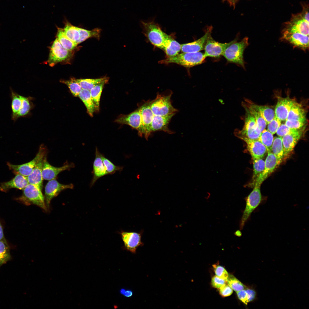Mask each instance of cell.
<instances>
[{"label": "cell", "instance_id": "obj_48", "mask_svg": "<svg viewBox=\"0 0 309 309\" xmlns=\"http://www.w3.org/2000/svg\"><path fill=\"white\" fill-rule=\"evenodd\" d=\"M300 130L291 128L285 124H281L276 133L278 136L282 137L287 134L296 132Z\"/></svg>", "mask_w": 309, "mask_h": 309}, {"label": "cell", "instance_id": "obj_40", "mask_svg": "<svg viewBox=\"0 0 309 309\" xmlns=\"http://www.w3.org/2000/svg\"><path fill=\"white\" fill-rule=\"evenodd\" d=\"M253 174L252 182L250 186L254 187L255 181L259 175L263 171L265 166V161L262 159H253Z\"/></svg>", "mask_w": 309, "mask_h": 309}, {"label": "cell", "instance_id": "obj_42", "mask_svg": "<svg viewBox=\"0 0 309 309\" xmlns=\"http://www.w3.org/2000/svg\"><path fill=\"white\" fill-rule=\"evenodd\" d=\"M11 258L8 247L4 242L0 240V267Z\"/></svg>", "mask_w": 309, "mask_h": 309}, {"label": "cell", "instance_id": "obj_24", "mask_svg": "<svg viewBox=\"0 0 309 309\" xmlns=\"http://www.w3.org/2000/svg\"><path fill=\"white\" fill-rule=\"evenodd\" d=\"M175 114L174 113L165 116L154 115L151 125V132L162 130L169 133H172L169 129L168 125L171 118Z\"/></svg>", "mask_w": 309, "mask_h": 309}, {"label": "cell", "instance_id": "obj_11", "mask_svg": "<svg viewBox=\"0 0 309 309\" xmlns=\"http://www.w3.org/2000/svg\"><path fill=\"white\" fill-rule=\"evenodd\" d=\"M72 184L65 185L61 184L55 179L49 181L45 187V200L46 207L48 208L52 199L62 191L67 189H72Z\"/></svg>", "mask_w": 309, "mask_h": 309}, {"label": "cell", "instance_id": "obj_15", "mask_svg": "<svg viewBox=\"0 0 309 309\" xmlns=\"http://www.w3.org/2000/svg\"><path fill=\"white\" fill-rule=\"evenodd\" d=\"M151 102L146 103L138 109L141 115L143 134L147 138L151 133L152 121L154 116L150 107Z\"/></svg>", "mask_w": 309, "mask_h": 309}, {"label": "cell", "instance_id": "obj_39", "mask_svg": "<svg viewBox=\"0 0 309 309\" xmlns=\"http://www.w3.org/2000/svg\"><path fill=\"white\" fill-rule=\"evenodd\" d=\"M239 299L245 304L253 300L256 297V292L253 289L245 288L236 292Z\"/></svg>", "mask_w": 309, "mask_h": 309}, {"label": "cell", "instance_id": "obj_53", "mask_svg": "<svg viewBox=\"0 0 309 309\" xmlns=\"http://www.w3.org/2000/svg\"><path fill=\"white\" fill-rule=\"evenodd\" d=\"M133 292L130 290H126L125 291L123 296L126 298H129L131 297L133 295Z\"/></svg>", "mask_w": 309, "mask_h": 309}, {"label": "cell", "instance_id": "obj_14", "mask_svg": "<svg viewBox=\"0 0 309 309\" xmlns=\"http://www.w3.org/2000/svg\"><path fill=\"white\" fill-rule=\"evenodd\" d=\"M279 164L276 157L272 152H268V154L265 161V166L263 172L256 179L254 187H260L263 181L274 171Z\"/></svg>", "mask_w": 309, "mask_h": 309}, {"label": "cell", "instance_id": "obj_18", "mask_svg": "<svg viewBox=\"0 0 309 309\" xmlns=\"http://www.w3.org/2000/svg\"><path fill=\"white\" fill-rule=\"evenodd\" d=\"M212 27L210 26L207 29L204 35L199 39L191 42L181 45V51L183 53H194L199 52L204 49L207 40L211 34Z\"/></svg>", "mask_w": 309, "mask_h": 309}, {"label": "cell", "instance_id": "obj_1", "mask_svg": "<svg viewBox=\"0 0 309 309\" xmlns=\"http://www.w3.org/2000/svg\"><path fill=\"white\" fill-rule=\"evenodd\" d=\"M141 23L145 35L154 46L163 49L170 36L164 32L159 25L153 20L141 21Z\"/></svg>", "mask_w": 309, "mask_h": 309}, {"label": "cell", "instance_id": "obj_52", "mask_svg": "<svg viewBox=\"0 0 309 309\" xmlns=\"http://www.w3.org/2000/svg\"><path fill=\"white\" fill-rule=\"evenodd\" d=\"M220 294L223 297H227L231 295L233 292V290L228 284H225L219 289Z\"/></svg>", "mask_w": 309, "mask_h": 309}, {"label": "cell", "instance_id": "obj_47", "mask_svg": "<svg viewBox=\"0 0 309 309\" xmlns=\"http://www.w3.org/2000/svg\"><path fill=\"white\" fill-rule=\"evenodd\" d=\"M307 122L306 118H305L298 120H286L285 124L291 128L301 129L304 128Z\"/></svg>", "mask_w": 309, "mask_h": 309}, {"label": "cell", "instance_id": "obj_31", "mask_svg": "<svg viewBox=\"0 0 309 309\" xmlns=\"http://www.w3.org/2000/svg\"><path fill=\"white\" fill-rule=\"evenodd\" d=\"M305 118L304 109L300 104L295 101L288 113L286 120H298Z\"/></svg>", "mask_w": 309, "mask_h": 309}, {"label": "cell", "instance_id": "obj_58", "mask_svg": "<svg viewBox=\"0 0 309 309\" xmlns=\"http://www.w3.org/2000/svg\"><path fill=\"white\" fill-rule=\"evenodd\" d=\"M235 233H236L235 235L237 236H240L241 235V232L239 231H237L235 232Z\"/></svg>", "mask_w": 309, "mask_h": 309}, {"label": "cell", "instance_id": "obj_45", "mask_svg": "<svg viewBox=\"0 0 309 309\" xmlns=\"http://www.w3.org/2000/svg\"><path fill=\"white\" fill-rule=\"evenodd\" d=\"M102 159L108 175L113 174L116 172L121 171L123 169V167L116 165L103 155L102 156Z\"/></svg>", "mask_w": 309, "mask_h": 309}, {"label": "cell", "instance_id": "obj_25", "mask_svg": "<svg viewBox=\"0 0 309 309\" xmlns=\"http://www.w3.org/2000/svg\"><path fill=\"white\" fill-rule=\"evenodd\" d=\"M45 157L39 161L31 173L27 177L29 184L36 186L41 190L43 187V179L42 170Z\"/></svg>", "mask_w": 309, "mask_h": 309}, {"label": "cell", "instance_id": "obj_6", "mask_svg": "<svg viewBox=\"0 0 309 309\" xmlns=\"http://www.w3.org/2000/svg\"><path fill=\"white\" fill-rule=\"evenodd\" d=\"M171 94L167 96L158 94L156 98L151 102L150 107L154 115L165 116L177 111L171 104Z\"/></svg>", "mask_w": 309, "mask_h": 309}, {"label": "cell", "instance_id": "obj_59", "mask_svg": "<svg viewBox=\"0 0 309 309\" xmlns=\"http://www.w3.org/2000/svg\"></svg>", "mask_w": 309, "mask_h": 309}, {"label": "cell", "instance_id": "obj_57", "mask_svg": "<svg viewBox=\"0 0 309 309\" xmlns=\"http://www.w3.org/2000/svg\"><path fill=\"white\" fill-rule=\"evenodd\" d=\"M126 289L124 288H121L120 290V293L122 295H123Z\"/></svg>", "mask_w": 309, "mask_h": 309}, {"label": "cell", "instance_id": "obj_37", "mask_svg": "<svg viewBox=\"0 0 309 309\" xmlns=\"http://www.w3.org/2000/svg\"><path fill=\"white\" fill-rule=\"evenodd\" d=\"M78 29L80 34V37L76 42L77 45L90 37H94L97 39L99 38L101 29L99 28H95L91 30L79 27Z\"/></svg>", "mask_w": 309, "mask_h": 309}, {"label": "cell", "instance_id": "obj_29", "mask_svg": "<svg viewBox=\"0 0 309 309\" xmlns=\"http://www.w3.org/2000/svg\"><path fill=\"white\" fill-rule=\"evenodd\" d=\"M10 89L11 100V119L15 122L17 120V115L21 105V96L14 91L11 88H10Z\"/></svg>", "mask_w": 309, "mask_h": 309}, {"label": "cell", "instance_id": "obj_13", "mask_svg": "<svg viewBox=\"0 0 309 309\" xmlns=\"http://www.w3.org/2000/svg\"><path fill=\"white\" fill-rule=\"evenodd\" d=\"M115 122L128 125L137 130L140 135L143 134L142 119L139 109L128 114L121 116Z\"/></svg>", "mask_w": 309, "mask_h": 309}, {"label": "cell", "instance_id": "obj_19", "mask_svg": "<svg viewBox=\"0 0 309 309\" xmlns=\"http://www.w3.org/2000/svg\"><path fill=\"white\" fill-rule=\"evenodd\" d=\"M295 102L288 97H279L274 111L275 116L281 121H286Z\"/></svg>", "mask_w": 309, "mask_h": 309}, {"label": "cell", "instance_id": "obj_20", "mask_svg": "<svg viewBox=\"0 0 309 309\" xmlns=\"http://www.w3.org/2000/svg\"><path fill=\"white\" fill-rule=\"evenodd\" d=\"M282 38L303 50L308 48L309 36L299 33L283 32Z\"/></svg>", "mask_w": 309, "mask_h": 309}, {"label": "cell", "instance_id": "obj_10", "mask_svg": "<svg viewBox=\"0 0 309 309\" xmlns=\"http://www.w3.org/2000/svg\"><path fill=\"white\" fill-rule=\"evenodd\" d=\"M237 41L236 39L228 42L221 43L216 41L211 35L208 36L205 46L204 54L206 57L219 58L222 55L225 49L233 43Z\"/></svg>", "mask_w": 309, "mask_h": 309}, {"label": "cell", "instance_id": "obj_7", "mask_svg": "<svg viewBox=\"0 0 309 309\" xmlns=\"http://www.w3.org/2000/svg\"><path fill=\"white\" fill-rule=\"evenodd\" d=\"M46 149L45 146H40L38 152L34 158L31 161L21 165H14L7 163L9 168L17 174L27 177L32 172L39 161L46 156Z\"/></svg>", "mask_w": 309, "mask_h": 309}, {"label": "cell", "instance_id": "obj_34", "mask_svg": "<svg viewBox=\"0 0 309 309\" xmlns=\"http://www.w3.org/2000/svg\"><path fill=\"white\" fill-rule=\"evenodd\" d=\"M272 152L276 157L280 164L284 157V150L282 137L278 136L274 138L272 147Z\"/></svg>", "mask_w": 309, "mask_h": 309}, {"label": "cell", "instance_id": "obj_27", "mask_svg": "<svg viewBox=\"0 0 309 309\" xmlns=\"http://www.w3.org/2000/svg\"><path fill=\"white\" fill-rule=\"evenodd\" d=\"M251 106L258 112L266 121L267 124L275 116V112L272 108L267 106L258 105L248 100Z\"/></svg>", "mask_w": 309, "mask_h": 309}, {"label": "cell", "instance_id": "obj_36", "mask_svg": "<svg viewBox=\"0 0 309 309\" xmlns=\"http://www.w3.org/2000/svg\"><path fill=\"white\" fill-rule=\"evenodd\" d=\"M108 80H106L99 83L92 88L90 90L92 97L95 105L96 110L98 111L101 93L104 84Z\"/></svg>", "mask_w": 309, "mask_h": 309}, {"label": "cell", "instance_id": "obj_43", "mask_svg": "<svg viewBox=\"0 0 309 309\" xmlns=\"http://www.w3.org/2000/svg\"><path fill=\"white\" fill-rule=\"evenodd\" d=\"M21 98V105L17 114L16 117L17 120L19 118L23 117L27 114L31 108L29 98L22 96Z\"/></svg>", "mask_w": 309, "mask_h": 309}, {"label": "cell", "instance_id": "obj_54", "mask_svg": "<svg viewBox=\"0 0 309 309\" xmlns=\"http://www.w3.org/2000/svg\"><path fill=\"white\" fill-rule=\"evenodd\" d=\"M302 15L304 19L306 21L309 22V13L308 11H306Z\"/></svg>", "mask_w": 309, "mask_h": 309}, {"label": "cell", "instance_id": "obj_2", "mask_svg": "<svg viewBox=\"0 0 309 309\" xmlns=\"http://www.w3.org/2000/svg\"><path fill=\"white\" fill-rule=\"evenodd\" d=\"M206 58L204 53L201 52L183 53L174 57L167 58L159 62L160 64H176L184 67L190 68L202 63Z\"/></svg>", "mask_w": 309, "mask_h": 309}, {"label": "cell", "instance_id": "obj_44", "mask_svg": "<svg viewBox=\"0 0 309 309\" xmlns=\"http://www.w3.org/2000/svg\"><path fill=\"white\" fill-rule=\"evenodd\" d=\"M61 82L68 86L71 92L74 96H78L82 89L76 81V79L71 78L68 80H62Z\"/></svg>", "mask_w": 309, "mask_h": 309}, {"label": "cell", "instance_id": "obj_56", "mask_svg": "<svg viewBox=\"0 0 309 309\" xmlns=\"http://www.w3.org/2000/svg\"><path fill=\"white\" fill-rule=\"evenodd\" d=\"M3 237V229L0 223V240H1Z\"/></svg>", "mask_w": 309, "mask_h": 309}, {"label": "cell", "instance_id": "obj_30", "mask_svg": "<svg viewBox=\"0 0 309 309\" xmlns=\"http://www.w3.org/2000/svg\"><path fill=\"white\" fill-rule=\"evenodd\" d=\"M181 45L170 36L163 49L165 51L167 58H172L179 54L181 50Z\"/></svg>", "mask_w": 309, "mask_h": 309}, {"label": "cell", "instance_id": "obj_12", "mask_svg": "<svg viewBox=\"0 0 309 309\" xmlns=\"http://www.w3.org/2000/svg\"><path fill=\"white\" fill-rule=\"evenodd\" d=\"M118 233L121 236L124 247L132 253H135L137 248L143 245L141 240V233H140L121 230Z\"/></svg>", "mask_w": 309, "mask_h": 309}, {"label": "cell", "instance_id": "obj_51", "mask_svg": "<svg viewBox=\"0 0 309 309\" xmlns=\"http://www.w3.org/2000/svg\"><path fill=\"white\" fill-rule=\"evenodd\" d=\"M226 282L224 280L216 275L213 276L211 280V284L212 286L219 289L225 284Z\"/></svg>", "mask_w": 309, "mask_h": 309}, {"label": "cell", "instance_id": "obj_8", "mask_svg": "<svg viewBox=\"0 0 309 309\" xmlns=\"http://www.w3.org/2000/svg\"><path fill=\"white\" fill-rule=\"evenodd\" d=\"M72 55L71 51L64 48L57 38L54 41L50 50L47 62L50 66L70 59Z\"/></svg>", "mask_w": 309, "mask_h": 309}, {"label": "cell", "instance_id": "obj_33", "mask_svg": "<svg viewBox=\"0 0 309 309\" xmlns=\"http://www.w3.org/2000/svg\"><path fill=\"white\" fill-rule=\"evenodd\" d=\"M64 23L65 26L63 29L65 34L70 40L76 43L80 37L78 27L74 26L66 19Z\"/></svg>", "mask_w": 309, "mask_h": 309}, {"label": "cell", "instance_id": "obj_22", "mask_svg": "<svg viewBox=\"0 0 309 309\" xmlns=\"http://www.w3.org/2000/svg\"><path fill=\"white\" fill-rule=\"evenodd\" d=\"M102 155L100 152L97 148L96 147L95 157L93 163V176L90 183L91 187L93 186L98 179L108 175L102 161Z\"/></svg>", "mask_w": 309, "mask_h": 309}, {"label": "cell", "instance_id": "obj_17", "mask_svg": "<svg viewBox=\"0 0 309 309\" xmlns=\"http://www.w3.org/2000/svg\"><path fill=\"white\" fill-rule=\"evenodd\" d=\"M74 165L73 164H67L61 167H54L48 162L45 156L44 159L42 170L43 179L48 181L55 179L59 173L63 171L70 169L73 167Z\"/></svg>", "mask_w": 309, "mask_h": 309}, {"label": "cell", "instance_id": "obj_55", "mask_svg": "<svg viewBox=\"0 0 309 309\" xmlns=\"http://www.w3.org/2000/svg\"><path fill=\"white\" fill-rule=\"evenodd\" d=\"M230 5L235 7V4L238 0H227Z\"/></svg>", "mask_w": 309, "mask_h": 309}, {"label": "cell", "instance_id": "obj_32", "mask_svg": "<svg viewBox=\"0 0 309 309\" xmlns=\"http://www.w3.org/2000/svg\"><path fill=\"white\" fill-rule=\"evenodd\" d=\"M243 105L244 108L247 109L253 116L256 124L261 131L262 132L265 129L267 125L266 121L261 115L251 106L248 100H247L243 102Z\"/></svg>", "mask_w": 309, "mask_h": 309}, {"label": "cell", "instance_id": "obj_49", "mask_svg": "<svg viewBox=\"0 0 309 309\" xmlns=\"http://www.w3.org/2000/svg\"><path fill=\"white\" fill-rule=\"evenodd\" d=\"M216 275L227 282L229 275L226 270L222 266L215 264L213 265Z\"/></svg>", "mask_w": 309, "mask_h": 309}, {"label": "cell", "instance_id": "obj_23", "mask_svg": "<svg viewBox=\"0 0 309 309\" xmlns=\"http://www.w3.org/2000/svg\"><path fill=\"white\" fill-rule=\"evenodd\" d=\"M303 129L282 137L284 150V157H286L293 150L303 135Z\"/></svg>", "mask_w": 309, "mask_h": 309}, {"label": "cell", "instance_id": "obj_5", "mask_svg": "<svg viewBox=\"0 0 309 309\" xmlns=\"http://www.w3.org/2000/svg\"><path fill=\"white\" fill-rule=\"evenodd\" d=\"M244 126L241 130H236V136L241 140L247 138L258 140L261 131L258 128L253 116L246 109Z\"/></svg>", "mask_w": 309, "mask_h": 309}, {"label": "cell", "instance_id": "obj_28", "mask_svg": "<svg viewBox=\"0 0 309 309\" xmlns=\"http://www.w3.org/2000/svg\"><path fill=\"white\" fill-rule=\"evenodd\" d=\"M84 104L89 114L92 117L96 110L95 105L90 90L82 89L78 96Z\"/></svg>", "mask_w": 309, "mask_h": 309}, {"label": "cell", "instance_id": "obj_38", "mask_svg": "<svg viewBox=\"0 0 309 309\" xmlns=\"http://www.w3.org/2000/svg\"><path fill=\"white\" fill-rule=\"evenodd\" d=\"M82 89L90 90L97 84L106 80H108L106 77L96 79H76Z\"/></svg>", "mask_w": 309, "mask_h": 309}, {"label": "cell", "instance_id": "obj_16", "mask_svg": "<svg viewBox=\"0 0 309 309\" xmlns=\"http://www.w3.org/2000/svg\"><path fill=\"white\" fill-rule=\"evenodd\" d=\"M309 22L300 18H294L288 23L283 32L297 33L309 36Z\"/></svg>", "mask_w": 309, "mask_h": 309}, {"label": "cell", "instance_id": "obj_26", "mask_svg": "<svg viewBox=\"0 0 309 309\" xmlns=\"http://www.w3.org/2000/svg\"><path fill=\"white\" fill-rule=\"evenodd\" d=\"M28 184L27 177L17 174L11 180L2 183L0 188L3 191L12 188L23 190Z\"/></svg>", "mask_w": 309, "mask_h": 309}, {"label": "cell", "instance_id": "obj_41", "mask_svg": "<svg viewBox=\"0 0 309 309\" xmlns=\"http://www.w3.org/2000/svg\"><path fill=\"white\" fill-rule=\"evenodd\" d=\"M274 138L273 134L265 129L261 132L258 140L266 147L268 152H272Z\"/></svg>", "mask_w": 309, "mask_h": 309}, {"label": "cell", "instance_id": "obj_4", "mask_svg": "<svg viewBox=\"0 0 309 309\" xmlns=\"http://www.w3.org/2000/svg\"><path fill=\"white\" fill-rule=\"evenodd\" d=\"M260 187H254L253 191L245 199L246 206L239 222L240 230L243 229L252 213L263 202Z\"/></svg>", "mask_w": 309, "mask_h": 309}, {"label": "cell", "instance_id": "obj_21", "mask_svg": "<svg viewBox=\"0 0 309 309\" xmlns=\"http://www.w3.org/2000/svg\"><path fill=\"white\" fill-rule=\"evenodd\" d=\"M246 143L248 150L252 159H263L266 153V147L258 140L247 138L242 139Z\"/></svg>", "mask_w": 309, "mask_h": 309}, {"label": "cell", "instance_id": "obj_46", "mask_svg": "<svg viewBox=\"0 0 309 309\" xmlns=\"http://www.w3.org/2000/svg\"><path fill=\"white\" fill-rule=\"evenodd\" d=\"M226 282L236 292L245 288V286L240 281L232 275H229Z\"/></svg>", "mask_w": 309, "mask_h": 309}, {"label": "cell", "instance_id": "obj_3", "mask_svg": "<svg viewBox=\"0 0 309 309\" xmlns=\"http://www.w3.org/2000/svg\"><path fill=\"white\" fill-rule=\"evenodd\" d=\"M248 39L244 38L241 41L233 43L225 50L223 56L229 62L245 67L243 54L245 48L249 45Z\"/></svg>", "mask_w": 309, "mask_h": 309}, {"label": "cell", "instance_id": "obj_9", "mask_svg": "<svg viewBox=\"0 0 309 309\" xmlns=\"http://www.w3.org/2000/svg\"><path fill=\"white\" fill-rule=\"evenodd\" d=\"M23 191V195L25 199L45 211H47L45 197L42 193L41 190L37 187L29 183Z\"/></svg>", "mask_w": 309, "mask_h": 309}, {"label": "cell", "instance_id": "obj_50", "mask_svg": "<svg viewBox=\"0 0 309 309\" xmlns=\"http://www.w3.org/2000/svg\"><path fill=\"white\" fill-rule=\"evenodd\" d=\"M281 121L275 116L267 124V130L273 134H275L281 124Z\"/></svg>", "mask_w": 309, "mask_h": 309}, {"label": "cell", "instance_id": "obj_35", "mask_svg": "<svg viewBox=\"0 0 309 309\" xmlns=\"http://www.w3.org/2000/svg\"><path fill=\"white\" fill-rule=\"evenodd\" d=\"M57 38L62 46L65 49L72 51L78 45L69 39L65 34L63 28L57 27Z\"/></svg>", "mask_w": 309, "mask_h": 309}]
</instances>
